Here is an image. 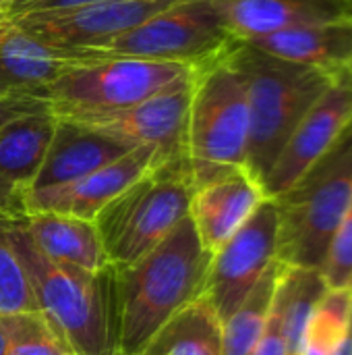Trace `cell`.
<instances>
[{"label":"cell","mask_w":352,"mask_h":355,"mask_svg":"<svg viewBox=\"0 0 352 355\" xmlns=\"http://www.w3.org/2000/svg\"><path fill=\"white\" fill-rule=\"evenodd\" d=\"M0 355H8V324H6V316H0Z\"/></svg>","instance_id":"cell-30"},{"label":"cell","mask_w":352,"mask_h":355,"mask_svg":"<svg viewBox=\"0 0 352 355\" xmlns=\"http://www.w3.org/2000/svg\"><path fill=\"white\" fill-rule=\"evenodd\" d=\"M352 198V129L295 187L274 198L280 214L276 260L319 268Z\"/></svg>","instance_id":"cell-6"},{"label":"cell","mask_w":352,"mask_h":355,"mask_svg":"<svg viewBox=\"0 0 352 355\" xmlns=\"http://www.w3.org/2000/svg\"><path fill=\"white\" fill-rule=\"evenodd\" d=\"M286 264L274 260L245 302L222 322V355H251L266 333Z\"/></svg>","instance_id":"cell-22"},{"label":"cell","mask_w":352,"mask_h":355,"mask_svg":"<svg viewBox=\"0 0 352 355\" xmlns=\"http://www.w3.org/2000/svg\"><path fill=\"white\" fill-rule=\"evenodd\" d=\"M334 355H352V327L351 331H349V335H346V339L342 341V345L338 347V352Z\"/></svg>","instance_id":"cell-31"},{"label":"cell","mask_w":352,"mask_h":355,"mask_svg":"<svg viewBox=\"0 0 352 355\" xmlns=\"http://www.w3.org/2000/svg\"><path fill=\"white\" fill-rule=\"evenodd\" d=\"M12 4H15V0H0V19H4L10 12Z\"/></svg>","instance_id":"cell-32"},{"label":"cell","mask_w":352,"mask_h":355,"mask_svg":"<svg viewBox=\"0 0 352 355\" xmlns=\"http://www.w3.org/2000/svg\"><path fill=\"white\" fill-rule=\"evenodd\" d=\"M77 60L0 19V96H37ZM44 100V98H41Z\"/></svg>","instance_id":"cell-18"},{"label":"cell","mask_w":352,"mask_h":355,"mask_svg":"<svg viewBox=\"0 0 352 355\" xmlns=\"http://www.w3.org/2000/svg\"><path fill=\"white\" fill-rule=\"evenodd\" d=\"M344 2H352V0H344Z\"/></svg>","instance_id":"cell-33"},{"label":"cell","mask_w":352,"mask_h":355,"mask_svg":"<svg viewBox=\"0 0 352 355\" xmlns=\"http://www.w3.org/2000/svg\"><path fill=\"white\" fill-rule=\"evenodd\" d=\"M352 327V287L328 289L305 331L301 355H334Z\"/></svg>","instance_id":"cell-23"},{"label":"cell","mask_w":352,"mask_h":355,"mask_svg":"<svg viewBox=\"0 0 352 355\" xmlns=\"http://www.w3.org/2000/svg\"><path fill=\"white\" fill-rule=\"evenodd\" d=\"M247 44L266 54L315 67L338 79L352 75V15L295 27Z\"/></svg>","instance_id":"cell-17"},{"label":"cell","mask_w":352,"mask_h":355,"mask_svg":"<svg viewBox=\"0 0 352 355\" xmlns=\"http://www.w3.org/2000/svg\"><path fill=\"white\" fill-rule=\"evenodd\" d=\"M44 108L50 106L37 96H0V129L23 114H31Z\"/></svg>","instance_id":"cell-28"},{"label":"cell","mask_w":352,"mask_h":355,"mask_svg":"<svg viewBox=\"0 0 352 355\" xmlns=\"http://www.w3.org/2000/svg\"><path fill=\"white\" fill-rule=\"evenodd\" d=\"M23 229L33 245L58 264H68L85 272L110 268L100 233L91 220L58 212H35L23 218Z\"/></svg>","instance_id":"cell-19"},{"label":"cell","mask_w":352,"mask_h":355,"mask_svg":"<svg viewBox=\"0 0 352 355\" xmlns=\"http://www.w3.org/2000/svg\"><path fill=\"white\" fill-rule=\"evenodd\" d=\"M23 218L10 225V241L29 277L37 312L62 349L66 355H118L116 270L85 272L46 258L25 233Z\"/></svg>","instance_id":"cell-1"},{"label":"cell","mask_w":352,"mask_h":355,"mask_svg":"<svg viewBox=\"0 0 352 355\" xmlns=\"http://www.w3.org/2000/svg\"><path fill=\"white\" fill-rule=\"evenodd\" d=\"M266 200L261 183L247 168L199 185L189 204V220L203 250L214 256Z\"/></svg>","instance_id":"cell-14"},{"label":"cell","mask_w":352,"mask_h":355,"mask_svg":"<svg viewBox=\"0 0 352 355\" xmlns=\"http://www.w3.org/2000/svg\"><path fill=\"white\" fill-rule=\"evenodd\" d=\"M212 254L189 216L147 256L116 270L118 355H141L156 333L203 297Z\"/></svg>","instance_id":"cell-2"},{"label":"cell","mask_w":352,"mask_h":355,"mask_svg":"<svg viewBox=\"0 0 352 355\" xmlns=\"http://www.w3.org/2000/svg\"><path fill=\"white\" fill-rule=\"evenodd\" d=\"M8 355H66L39 312L6 316Z\"/></svg>","instance_id":"cell-25"},{"label":"cell","mask_w":352,"mask_h":355,"mask_svg":"<svg viewBox=\"0 0 352 355\" xmlns=\"http://www.w3.org/2000/svg\"><path fill=\"white\" fill-rule=\"evenodd\" d=\"M112 2V0H15L10 12L4 19L21 17V15H37V12H56V10H71L79 6Z\"/></svg>","instance_id":"cell-27"},{"label":"cell","mask_w":352,"mask_h":355,"mask_svg":"<svg viewBox=\"0 0 352 355\" xmlns=\"http://www.w3.org/2000/svg\"><path fill=\"white\" fill-rule=\"evenodd\" d=\"M185 0H112L71 10L6 19L44 46L73 54L100 48Z\"/></svg>","instance_id":"cell-9"},{"label":"cell","mask_w":352,"mask_h":355,"mask_svg":"<svg viewBox=\"0 0 352 355\" xmlns=\"http://www.w3.org/2000/svg\"><path fill=\"white\" fill-rule=\"evenodd\" d=\"M226 31L237 42H253L295 27L352 15L344 0H212Z\"/></svg>","instance_id":"cell-15"},{"label":"cell","mask_w":352,"mask_h":355,"mask_svg":"<svg viewBox=\"0 0 352 355\" xmlns=\"http://www.w3.org/2000/svg\"><path fill=\"white\" fill-rule=\"evenodd\" d=\"M15 220L0 214V316L37 312L29 277L10 241V225Z\"/></svg>","instance_id":"cell-24"},{"label":"cell","mask_w":352,"mask_h":355,"mask_svg":"<svg viewBox=\"0 0 352 355\" xmlns=\"http://www.w3.org/2000/svg\"><path fill=\"white\" fill-rule=\"evenodd\" d=\"M234 42L212 0H185L100 48L71 56L75 60L143 58L201 67L226 54Z\"/></svg>","instance_id":"cell-8"},{"label":"cell","mask_w":352,"mask_h":355,"mask_svg":"<svg viewBox=\"0 0 352 355\" xmlns=\"http://www.w3.org/2000/svg\"><path fill=\"white\" fill-rule=\"evenodd\" d=\"M58 119V116H56ZM133 146L71 119H58L46 160L25 193L73 183L131 152ZM23 193V196H25Z\"/></svg>","instance_id":"cell-16"},{"label":"cell","mask_w":352,"mask_h":355,"mask_svg":"<svg viewBox=\"0 0 352 355\" xmlns=\"http://www.w3.org/2000/svg\"><path fill=\"white\" fill-rule=\"evenodd\" d=\"M141 355H222V320L199 297L172 316Z\"/></svg>","instance_id":"cell-21"},{"label":"cell","mask_w":352,"mask_h":355,"mask_svg":"<svg viewBox=\"0 0 352 355\" xmlns=\"http://www.w3.org/2000/svg\"><path fill=\"white\" fill-rule=\"evenodd\" d=\"M197 67L143 58L77 60L41 98L58 119H89L133 108L166 89L189 83Z\"/></svg>","instance_id":"cell-7"},{"label":"cell","mask_w":352,"mask_h":355,"mask_svg":"<svg viewBox=\"0 0 352 355\" xmlns=\"http://www.w3.org/2000/svg\"><path fill=\"white\" fill-rule=\"evenodd\" d=\"M50 108L23 114L0 129V179L25 193L35 181L56 129Z\"/></svg>","instance_id":"cell-20"},{"label":"cell","mask_w":352,"mask_h":355,"mask_svg":"<svg viewBox=\"0 0 352 355\" xmlns=\"http://www.w3.org/2000/svg\"><path fill=\"white\" fill-rule=\"evenodd\" d=\"M278 227L276 200L268 198L212 256L203 297L222 322L245 302L276 260Z\"/></svg>","instance_id":"cell-10"},{"label":"cell","mask_w":352,"mask_h":355,"mask_svg":"<svg viewBox=\"0 0 352 355\" xmlns=\"http://www.w3.org/2000/svg\"><path fill=\"white\" fill-rule=\"evenodd\" d=\"M352 129V75L340 77L301 119L263 181L268 198L295 187Z\"/></svg>","instance_id":"cell-11"},{"label":"cell","mask_w":352,"mask_h":355,"mask_svg":"<svg viewBox=\"0 0 352 355\" xmlns=\"http://www.w3.org/2000/svg\"><path fill=\"white\" fill-rule=\"evenodd\" d=\"M322 275L328 289H340L352 285V198L332 237L330 250L322 264Z\"/></svg>","instance_id":"cell-26"},{"label":"cell","mask_w":352,"mask_h":355,"mask_svg":"<svg viewBox=\"0 0 352 355\" xmlns=\"http://www.w3.org/2000/svg\"><path fill=\"white\" fill-rule=\"evenodd\" d=\"M0 214L10 216V218H23L25 216L23 193L17 187H12L10 183H6L4 179H0Z\"/></svg>","instance_id":"cell-29"},{"label":"cell","mask_w":352,"mask_h":355,"mask_svg":"<svg viewBox=\"0 0 352 355\" xmlns=\"http://www.w3.org/2000/svg\"><path fill=\"white\" fill-rule=\"evenodd\" d=\"M195 191L189 158L164 162L110 202L93 220L112 268L122 270L158 248L187 216Z\"/></svg>","instance_id":"cell-5"},{"label":"cell","mask_w":352,"mask_h":355,"mask_svg":"<svg viewBox=\"0 0 352 355\" xmlns=\"http://www.w3.org/2000/svg\"><path fill=\"white\" fill-rule=\"evenodd\" d=\"M193 79L178 87L166 89L133 108L79 119L110 137H116L133 148H154L162 162H172L187 156V123L191 106ZM75 121V119H71Z\"/></svg>","instance_id":"cell-12"},{"label":"cell","mask_w":352,"mask_h":355,"mask_svg":"<svg viewBox=\"0 0 352 355\" xmlns=\"http://www.w3.org/2000/svg\"><path fill=\"white\" fill-rule=\"evenodd\" d=\"M164 164L160 154L149 146H139L120 156L118 160L54 189L31 191L23 196V210L27 214L35 212H58L85 220H95V216L124 193L131 185L151 173L156 166Z\"/></svg>","instance_id":"cell-13"},{"label":"cell","mask_w":352,"mask_h":355,"mask_svg":"<svg viewBox=\"0 0 352 355\" xmlns=\"http://www.w3.org/2000/svg\"><path fill=\"white\" fill-rule=\"evenodd\" d=\"M351 287H352V285H351Z\"/></svg>","instance_id":"cell-34"},{"label":"cell","mask_w":352,"mask_h":355,"mask_svg":"<svg viewBox=\"0 0 352 355\" xmlns=\"http://www.w3.org/2000/svg\"><path fill=\"white\" fill-rule=\"evenodd\" d=\"M230 50L197 67L193 77L187 156L195 189L234 168H247L249 100Z\"/></svg>","instance_id":"cell-4"},{"label":"cell","mask_w":352,"mask_h":355,"mask_svg":"<svg viewBox=\"0 0 352 355\" xmlns=\"http://www.w3.org/2000/svg\"><path fill=\"white\" fill-rule=\"evenodd\" d=\"M230 54L243 73L249 100L247 171L263 187L268 173L301 119L338 77L266 54L247 42H234Z\"/></svg>","instance_id":"cell-3"}]
</instances>
